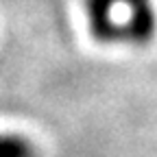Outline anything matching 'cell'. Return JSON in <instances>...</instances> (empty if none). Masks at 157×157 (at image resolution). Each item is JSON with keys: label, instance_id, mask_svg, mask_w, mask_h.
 Masks as SVG:
<instances>
[{"label": "cell", "instance_id": "obj_1", "mask_svg": "<svg viewBox=\"0 0 157 157\" xmlns=\"http://www.w3.org/2000/svg\"><path fill=\"white\" fill-rule=\"evenodd\" d=\"M92 37L109 46H148L157 35L155 0H83Z\"/></svg>", "mask_w": 157, "mask_h": 157}, {"label": "cell", "instance_id": "obj_2", "mask_svg": "<svg viewBox=\"0 0 157 157\" xmlns=\"http://www.w3.org/2000/svg\"><path fill=\"white\" fill-rule=\"evenodd\" d=\"M0 157H37V148L24 135L0 133Z\"/></svg>", "mask_w": 157, "mask_h": 157}]
</instances>
